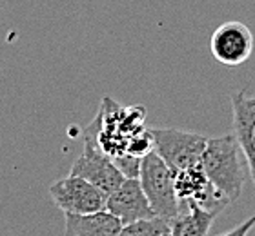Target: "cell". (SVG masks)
<instances>
[{"label": "cell", "instance_id": "1", "mask_svg": "<svg viewBox=\"0 0 255 236\" xmlns=\"http://www.w3.org/2000/svg\"><path fill=\"white\" fill-rule=\"evenodd\" d=\"M243 149L235 135H223L208 138L206 149L202 153L201 165L206 176L215 187L228 196L230 202L239 200L246 180Z\"/></svg>", "mask_w": 255, "mask_h": 236}, {"label": "cell", "instance_id": "2", "mask_svg": "<svg viewBox=\"0 0 255 236\" xmlns=\"http://www.w3.org/2000/svg\"><path fill=\"white\" fill-rule=\"evenodd\" d=\"M101 127H102V109L99 111L95 120L86 127L84 149L80 153V157L73 162L69 174H75V176L88 180L93 185H97L101 191L110 194L123 184L126 178L121 173V169L115 165L113 158L108 157L106 153H104V149L101 147V142H99Z\"/></svg>", "mask_w": 255, "mask_h": 236}, {"label": "cell", "instance_id": "3", "mask_svg": "<svg viewBox=\"0 0 255 236\" xmlns=\"http://www.w3.org/2000/svg\"><path fill=\"white\" fill-rule=\"evenodd\" d=\"M138 180L155 215L170 224L181 209V202L175 191V173L157 153L149 151L146 157H142Z\"/></svg>", "mask_w": 255, "mask_h": 236}, {"label": "cell", "instance_id": "4", "mask_svg": "<svg viewBox=\"0 0 255 236\" xmlns=\"http://www.w3.org/2000/svg\"><path fill=\"white\" fill-rule=\"evenodd\" d=\"M149 131L153 137V151L168 163L173 173L201 165L202 153L208 144L206 137L168 127H153Z\"/></svg>", "mask_w": 255, "mask_h": 236}, {"label": "cell", "instance_id": "5", "mask_svg": "<svg viewBox=\"0 0 255 236\" xmlns=\"http://www.w3.org/2000/svg\"><path fill=\"white\" fill-rule=\"evenodd\" d=\"M49 196L64 215H91L106 209L108 194L88 180L69 174L49 187Z\"/></svg>", "mask_w": 255, "mask_h": 236}, {"label": "cell", "instance_id": "6", "mask_svg": "<svg viewBox=\"0 0 255 236\" xmlns=\"http://www.w3.org/2000/svg\"><path fill=\"white\" fill-rule=\"evenodd\" d=\"M175 191L179 202L201 205L202 209L210 211L213 215H219L230 204L228 196H224L210 182L202 165H193L175 173Z\"/></svg>", "mask_w": 255, "mask_h": 236}, {"label": "cell", "instance_id": "7", "mask_svg": "<svg viewBox=\"0 0 255 236\" xmlns=\"http://www.w3.org/2000/svg\"><path fill=\"white\" fill-rule=\"evenodd\" d=\"M210 51L217 62L230 68H237L252 57L254 35L243 22H224L213 31L210 38Z\"/></svg>", "mask_w": 255, "mask_h": 236}, {"label": "cell", "instance_id": "8", "mask_svg": "<svg viewBox=\"0 0 255 236\" xmlns=\"http://www.w3.org/2000/svg\"><path fill=\"white\" fill-rule=\"evenodd\" d=\"M106 209L124 224H131L137 220L159 218L144 193L140 180L126 178L113 193L108 194Z\"/></svg>", "mask_w": 255, "mask_h": 236}, {"label": "cell", "instance_id": "9", "mask_svg": "<svg viewBox=\"0 0 255 236\" xmlns=\"http://www.w3.org/2000/svg\"><path fill=\"white\" fill-rule=\"evenodd\" d=\"M234 135L246 157L252 182L255 185V96L246 89L232 94Z\"/></svg>", "mask_w": 255, "mask_h": 236}, {"label": "cell", "instance_id": "10", "mask_svg": "<svg viewBox=\"0 0 255 236\" xmlns=\"http://www.w3.org/2000/svg\"><path fill=\"white\" fill-rule=\"evenodd\" d=\"M123 222L108 209L91 215H66L64 236H115Z\"/></svg>", "mask_w": 255, "mask_h": 236}, {"label": "cell", "instance_id": "11", "mask_svg": "<svg viewBox=\"0 0 255 236\" xmlns=\"http://www.w3.org/2000/svg\"><path fill=\"white\" fill-rule=\"evenodd\" d=\"M215 216L201 205L181 202L179 215L170 222V236H206Z\"/></svg>", "mask_w": 255, "mask_h": 236}, {"label": "cell", "instance_id": "12", "mask_svg": "<svg viewBox=\"0 0 255 236\" xmlns=\"http://www.w3.org/2000/svg\"><path fill=\"white\" fill-rule=\"evenodd\" d=\"M170 233V224L162 218H148L124 224L115 236H162Z\"/></svg>", "mask_w": 255, "mask_h": 236}, {"label": "cell", "instance_id": "13", "mask_svg": "<svg viewBox=\"0 0 255 236\" xmlns=\"http://www.w3.org/2000/svg\"><path fill=\"white\" fill-rule=\"evenodd\" d=\"M149 151H153V137H151V131H149V129H144L142 133L135 135V137L129 140L128 155L142 158V157H146Z\"/></svg>", "mask_w": 255, "mask_h": 236}, {"label": "cell", "instance_id": "14", "mask_svg": "<svg viewBox=\"0 0 255 236\" xmlns=\"http://www.w3.org/2000/svg\"><path fill=\"white\" fill-rule=\"evenodd\" d=\"M113 162L121 169V173L124 174V178H138L142 158L133 157V155H123V157L113 158Z\"/></svg>", "mask_w": 255, "mask_h": 236}, {"label": "cell", "instance_id": "15", "mask_svg": "<svg viewBox=\"0 0 255 236\" xmlns=\"http://www.w3.org/2000/svg\"><path fill=\"white\" fill-rule=\"evenodd\" d=\"M254 227H255V215L252 216V218H248V220H245L243 224H239L237 227H234L230 233L221 235V236H248V233H250Z\"/></svg>", "mask_w": 255, "mask_h": 236}, {"label": "cell", "instance_id": "16", "mask_svg": "<svg viewBox=\"0 0 255 236\" xmlns=\"http://www.w3.org/2000/svg\"><path fill=\"white\" fill-rule=\"evenodd\" d=\"M162 236H170V233H166V235H162Z\"/></svg>", "mask_w": 255, "mask_h": 236}]
</instances>
